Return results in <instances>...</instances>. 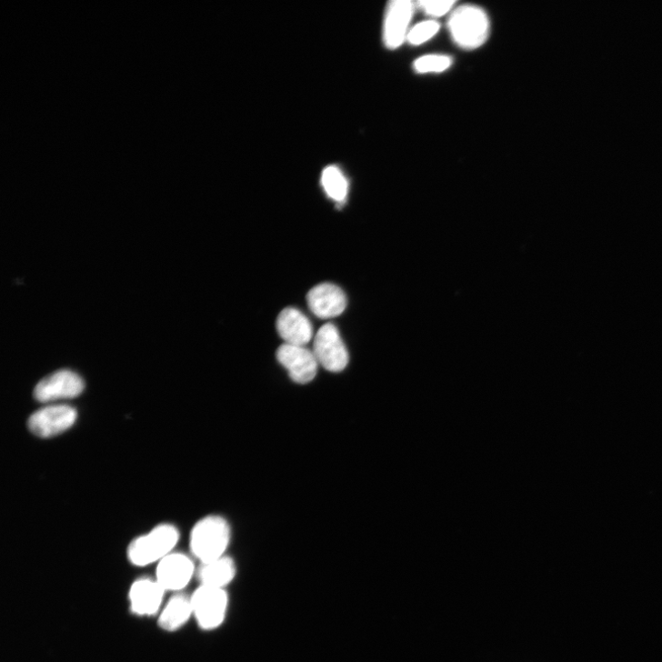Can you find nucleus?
<instances>
[{"mask_svg": "<svg viewBox=\"0 0 662 662\" xmlns=\"http://www.w3.org/2000/svg\"><path fill=\"white\" fill-rule=\"evenodd\" d=\"M191 618H194L191 596L176 593L163 606L157 626L163 631L173 633L183 628Z\"/></svg>", "mask_w": 662, "mask_h": 662, "instance_id": "14", "label": "nucleus"}, {"mask_svg": "<svg viewBox=\"0 0 662 662\" xmlns=\"http://www.w3.org/2000/svg\"><path fill=\"white\" fill-rule=\"evenodd\" d=\"M276 357L296 383L307 384L316 376L317 360L306 347L285 344L278 348Z\"/></svg>", "mask_w": 662, "mask_h": 662, "instance_id": "10", "label": "nucleus"}, {"mask_svg": "<svg viewBox=\"0 0 662 662\" xmlns=\"http://www.w3.org/2000/svg\"><path fill=\"white\" fill-rule=\"evenodd\" d=\"M453 63L450 56L443 55H429L418 58L413 64L417 73H441L448 69Z\"/></svg>", "mask_w": 662, "mask_h": 662, "instance_id": "17", "label": "nucleus"}, {"mask_svg": "<svg viewBox=\"0 0 662 662\" xmlns=\"http://www.w3.org/2000/svg\"><path fill=\"white\" fill-rule=\"evenodd\" d=\"M276 327L286 345L305 347L313 336L311 322L301 311L294 307H287L280 313Z\"/></svg>", "mask_w": 662, "mask_h": 662, "instance_id": "13", "label": "nucleus"}, {"mask_svg": "<svg viewBox=\"0 0 662 662\" xmlns=\"http://www.w3.org/2000/svg\"><path fill=\"white\" fill-rule=\"evenodd\" d=\"M456 2H419L418 8L431 17H441L448 14Z\"/></svg>", "mask_w": 662, "mask_h": 662, "instance_id": "19", "label": "nucleus"}, {"mask_svg": "<svg viewBox=\"0 0 662 662\" xmlns=\"http://www.w3.org/2000/svg\"><path fill=\"white\" fill-rule=\"evenodd\" d=\"M313 353L318 365L333 373L344 371L349 363L347 348L336 325L322 326L315 337Z\"/></svg>", "mask_w": 662, "mask_h": 662, "instance_id": "5", "label": "nucleus"}, {"mask_svg": "<svg viewBox=\"0 0 662 662\" xmlns=\"http://www.w3.org/2000/svg\"><path fill=\"white\" fill-rule=\"evenodd\" d=\"M439 29V24L435 21L423 22L409 30L406 40L413 45H420L432 39Z\"/></svg>", "mask_w": 662, "mask_h": 662, "instance_id": "18", "label": "nucleus"}, {"mask_svg": "<svg viewBox=\"0 0 662 662\" xmlns=\"http://www.w3.org/2000/svg\"><path fill=\"white\" fill-rule=\"evenodd\" d=\"M76 417V410L70 406H49L35 411L29 419L28 426L34 435L49 438L68 430Z\"/></svg>", "mask_w": 662, "mask_h": 662, "instance_id": "7", "label": "nucleus"}, {"mask_svg": "<svg viewBox=\"0 0 662 662\" xmlns=\"http://www.w3.org/2000/svg\"><path fill=\"white\" fill-rule=\"evenodd\" d=\"M413 13L414 5L409 0H393L388 4L384 24V43L388 49H396L405 42Z\"/></svg>", "mask_w": 662, "mask_h": 662, "instance_id": "11", "label": "nucleus"}, {"mask_svg": "<svg viewBox=\"0 0 662 662\" xmlns=\"http://www.w3.org/2000/svg\"><path fill=\"white\" fill-rule=\"evenodd\" d=\"M448 29L454 42L461 48L473 50L480 47L489 34V20L479 7L465 5L451 15Z\"/></svg>", "mask_w": 662, "mask_h": 662, "instance_id": "3", "label": "nucleus"}, {"mask_svg": "<svg viewBox=\"0 0 662 662\" xmlns=\"http://www.w3.org/2000/svg\"><path fill=\"white\" fill-rule=\"evenodd\" d=\"M179 540L180 533L176 527L160 525L131 542L127 548L128 560L136 567L157 564L174 552Z\"/></svg>", "mask_w": 662, "mask_h": 662, "instance_id": "2", "label": "nucleus"}, {"mask_svg": "<svg viewBox=\"0 0 662 662\" xmlns=\"http://www.w3.org/2000/svg\"><path fill=\"white\" fill-rule=\"evenodd\" d=\"M196 574L193 559L186 554L173 552L156 565L155 581L167 592L182 593Z\"/></svg>", "mask_w": 662, "mask_h": 662, "instance_id": "6", "label": "nucleus"}, {"mask_svg": "<svg viewBox=\"0 0 662 662\" xmlns=\"http://www.w3.org/2000/svg\"><path fill=\"white\" fill-rule=\"evenodd\" d=\"M311 312L322 319L342 315L347 306L345 292L333 284H320L313 287L306 296Z\"/></svg>", "mask_w": 662, "mask_h": 662, "instance_id": "12", "label": "nucleus"}, {"mask_svg": "<svg viewBox=\"0 0 662 662\" xmlns=\"http://www.w3.org/2000/svg\"><path fill=\"white\" fill-rule=\"evenodd\" d=\"M236 574V562L226 555L208 562L200 563L196 568V577L202 587L226 590V587L233 583Z\"/></svg>", "mask_w": 662, "mask_h": 662, "instance_id": "15", "label": "nucleus"}, {"mask_svg": "<svg viewBox=\"0 0 662 662\" xmlns=\"http://www.w3.org/2000/svg\"><path fill=\"white\" fill-rule=\"evenodd\" d=\"M166 591L149 577H139L135 581L128 593L129 607L133 615L150 617L160 613Z\"/></svg>", "mask_w": 662, "mask_h": 662, "instance_id": "8", "label": "nucleus"}, {"mask_svg": "<svg viewBox=\"0 0 662 662\" xmlns=\"http://www.w3.org/2000/svg\"><path fill=\"white\" fill-rule=\"evenodd\" d=\"M230 540L228 523L220 517H207L193 528L190 549L200 563H205L226 556Z\"/></svg>", "mask_w": 662, "mask_h": 662, "instance_id": "1", "label": "nucleus"}, {"mask_svg": "<svg viewBox=\"0 0 662 662\" xmlns=\"http://www.w3.org/2000/svg\"><path fill=\"white\" fill-rule=\"evenodd\" d=\"M194 618L204 631L222 627L229 609V596L226 589L200 586L191 596Z\"/></svg>", "mask_w": 662, "mask_h": 662, "instance_id": "4", "label": "nucleus"}, {"mask_svg": "<svg viewBox=\"0 0 662 662\" xmlns=\"http://www.w3.org/2000/svg\"><path fill=\"white\" fill-rule=\"evenodd\" d=\"M321 184L330 199L341 204L347 198L348 182L342 171L336 166H329L323 171Z\"/></svg>", "mask_w": 662, "mask_h": 662, "instance_id": "16", "label": "nucleus"}, {"mask_svg": "<svg viewBox=\"0 0 662 662\" xmlns=\"http://www.w3.org/2000/svg\"><path fill=\"white\" fill-rule=\"evenodd\" d=\"M85 387V381L78 375L60 370L41 380L35 388L34 396L40 402H50L75 397Z\"/></svg>", "mask_w": 662, "mask_h": 662, "instance_id": "9", "label": "nucleus"}]
</instances>
